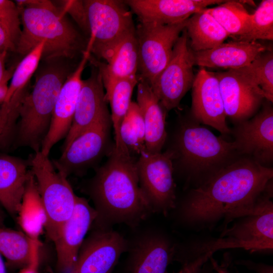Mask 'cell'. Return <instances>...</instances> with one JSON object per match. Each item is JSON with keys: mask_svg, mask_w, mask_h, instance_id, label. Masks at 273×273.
<instances>
[{"mask_svg": "<svg viewBox=\"0 0 273 273\" xmlns=\"http://www.w3.org/2000/svg\"><path fill=\"white\" fill-rule=\"evenodd\" d=\"M128 242L125 273H166L174 259L175 245L158 230H141Z\"/></svg>", "mask_w": 273, "mask_h": 273, "instance_id": "5bb4252c", "label": "cell"}, {"mask_svg": "<svg viewBox=\"0 0 273 273\" xmlns=\"http://www.w3.org/2000/svg\"><path fill=\"white\" fill-rule=\"evenodd\" d=\"M267 47L257 41H231L210 50L193 52L195 65L203 68L236 69L249 65Z\"/></svg>", "mask_w": 273, "mask_h": 273, "instance_id": "603a6c76", "label": "cell"}, {"mask_svg": "<svg viewBox=\"0 0 273 273\" xmlns=\"http://www.w3.org/2000/svg\"><path fill=\"white\" fill-rule=\"evenodd\" d=\"M272 168L249 157L236 159L193 190L176 210L188 224L210 225L224 217L229 222L242 216L270 188Z\"/></svg>", "mask_w": 273, "mask_h": 273, "instance_id": "6da1fadb", "label": "cell"}, {"mask_svg": "<svg viewBox=\"0 0 273 273\" xmlns=\"http://www.w3.org/2000/svg\"><path fill=\"white\" fill-rule=\"evenodd\" d=\"M249 33L239 41L273 40V1L263 0L253 14Z\"/></svg>", "mask_w": 273, "mask_h": 273, "instance_id": "836d02e7", "label": "cell"}, {"mask_svg": "<svg viewBox=\"0 0 273 273\" xmlns=\"http://www.w3.org/2000/svg\"><path fill=\"white\" fill-rule=\"evenodd\" d=\"M29 164L47 213V235L54 242L74 211L76 195L67 177L56 169L49 156L34 153Z\"/></svg>", "mask_w": 273, "mask_h": 273, "instance_id": "8992f818", "label": "cell"}, {"mask_svg": "<svg viewBox=\"0 0 273 273\" xmlns=\"http://www.w3.org/2000/svg\"><path fill=\"white\" fill-rule=\"evenodd\" d=\"M14 2L22 26L16 49L19 54L25 56L44 41L42 59L46 62L83 54L87 43L58 5L48 0Z\"/></svg>", "mask_w": 273, "mask_h": 273, "instance_id": "3957f363", "label": "cell"}, {"mask_svg": "<svg viewBox=\"0 0 273 273\" xmlns=\"http://www.w3.org/2000/svg\"><path fill=\"white\" fill-rule=\"evenodd\" d=\"M244 2L225 1L216 7L205 9L234 41H240L251 29V14L243 5Z\"/></svg>", "mask_w": 273, "mask_h": 273, "instance_id": "f1b7e54d", "label": "cell"}, {"mask_svg": "<svg viewBox=\"0 0 273 273\" xmlns=\"http://www.w3.org/2000/svg\"><path fill=\"white\" fill-rule=\"evenodd\" d=\"M186 20L174 25L140 23L135 28L138 76L149 85L169 62L173 47L185 28Z\"/></svg>", "mask_w": 273, "mask_h": 273, "instance_id": "30bf717a", "label": "cell"}, {"mask_svg": "<svg viewBox=\"0 0 273 273\" xmlns=\"http://www.w3.org/2000/svg\"><path fill=\"white\" fill-rule=\"evenodd\" d=\"M58 5L66 14H69L78 26L89 35V28L83 1H61Z\"/></svg>", "mask_w": 273, "mask_h": 273, "instance_id": "d590c367", "label": "cell"}, {"mask_svg": "<svg viewBox=\"0 0 273 273\" xmlns=\"http://www.w3.org/2000/svg\"><path fill=\"white\" fill-rule=\"evenodd\" d=\"M103 61L91 54L88 59L98 70L104 88L118 79L136 76L139 57L135 28L123 35Z\"/></svg>", "mask_w": 273, "mask_h": 273, "instance_id": "7402d4cb", "label": "cell"}, {"mask_svg": "<svg viewBox=\"0 0 273 273\" xmlns=\"http://www.w3.org/2000/svg\"><path fill=\"white\" fill-rule=\"evenodd\" d=\"M89 28L87 46L91 55L104 60L120 39L135 29L132 13L124 1H83Z\"/></svg>", "mask_w": 273, "mask_h": 273, "instance_id": "52a82bcc", "label": "cell"}, {"mask_svg": "<svg viewBox=\"0 0 273 273\" xmlns=\"http://www.w3.org/2000/svg\"><path fill=\"white\" fill-rule=\"evenodd\" d=\"M7 51L0 53V83L9 81L12 78L16 67H12L8 70L5 68V62L7 56Z\"/></svg>", "mask_w": 273, "mask_h": 273, "instance_id": "74e56055", "label": "cell"}, {"mask_svg": "<svg viewBox=\"0 0 273 273\" xmlns=\"http://www.w3.org/2000/svg\"><path fill=\"white\" fill-rule=\"evenodd\" d=\"M97 216L87 200L76 196L74 211L62 225L53 242L57 254V269L68 273L74 264L79 250Z\"/></svg>", "mask_w": 273, "mask_h": 273, "instance_id": "2e32d148", "label": "cell"}, {"mask_svg": "<svg viewBox=\"0 0 273 273\" xmlns=\"http://www.w3.org/2000/svg\"><path fill=\"white\" fill-rule=\"evenodd\" d=\"M239 155L266 166L273 159V110L266 105L251 119L237 123L232 130Z\"/></svg>", "mask_w": 273, "mask_h": 273, "instance_id": "e0dca14e", "label": "cell"}, {"mask_svg": "<svg viewBox=\"0 0 273 273\" xmlns=\"http://www.w3.org/2000/svg\"><path fill=\"white\" fill-rule=\"evenodd\" d=\"M138 83L136 76L118 79L104 88L105 99L111 108V119L114 131V150L119 154L131 157L123 144L120 127L131 104L133 90Z\"/></svg>", "mask_w": 273, "mask_h": 273, "instance_id": "484cf974", "label": "cell"}, {"mask_svg": "<svg viewBox=\"0 0 273 273\" xmlns=\"http://www.w3.org/2000/svg\"><path fill=\"white\" fill-rule=\"evenodd\" d=\"M271 192L263 195L251 209L231 228L225 229L221 238L212 243L214 251L226 248H243L251 252L272 250L273 204Z\"/></svg>", "mask_w": 273, "mask_h": 273, "instance_id": "ba28073f", "label": "cell"}, {"mask_svg": "<svg viewBox=\"0 0 273 273\" xmlns=\"http://www.w3.org/2000/svg\"><path fill=\"white\" fill-rule=\"evenodd\" d=\"M137 104L145 131L146 152H161L167 138L166 112L149 84L138 76Z\"/></svg>", "mask_w": 273, "mask_h": 273, "instance_id": "cb8c5ba5", "label": "cell"}, {"mask_svg": "<svg viewBox=\"0 0 273 273\" xmlns=\"http://www.w3.org/2000/svg\"><path fill=\"white\" fill-rule=\"evenodd\" d=\"M0 273H7L5 263L2 258V255L0 254Z\"/></svg>", "mask_w": 273, "mask_h": 273, "instance_id": "ee69618b", "label": "cell"}, {"mask_svg": "<svg viewBox=\"0 0 273 273\" xmlns=\"http://www.w3.org/2000/svg\"><path fill=\"white\" fill-rule=\"evenodd\" d=\"M8 82L5 81L0 83V103H3L6 98L8 89Z\"/></svg>", "mask_w": 273, "mask_h": 273, "instance_id": "7bdbcfd3", "label": "cell"}, {"mask_svg": "<svg viewBox=\"0 0 273 273\" xmlns=\"http://www.w3.org/2000/svg\"><path fill=\"white\" fill-rule=\"evenodd\" d=\"M15 51V48L7 33L0 25V53L4 51Z\"/></svg>", "mask_w": 273, "mask_h": 273, "instance_id": "f35d334b", "label": "cell"}, {"mask_svg": "<svg viewBox=\"0 0 273 273\" xmlns=\"http://www.w3.org/2000/svg\"><path fill=\"white\" fill-rule=\"evenodd\" d=\"M254 84L259 87L264 99L273 102V53L266 51L249 65L236 69Z\"/></svg>", "mask_w": 273, "mask_h": 273, "instance_id": "1f68e13d", "label": "cell"}, {"mask_svg": "<svg viewBox=\"0 0 273 273\" xmlns=\"http://www.w3.org/2000/svg\"><path fill=\"white\" fill-rule=\"evenodd\" d=\"M107 104L100 74L93 66L89 77L82 80L73 121L65 138L62 151L76 137L109 112Z\"/></svg>", "mask_w": 273, "mask_h": 273, "instance_id": "44dd1931", "label": "cell"}, {"mask_svg": "<svg viewBox=\"0 0 273 273\" xmlns=\"http://www.w3.org/2000/svg\"><path fill=\"white\" fill-rule=\"evenodd\" d=\"M251 265L257 273H272V266L264 264L252 263Z\"/></svg>", "mask_w": 273, "mask_h": 273, "instance_id": "60d3db41", "label": "cell"}, {"mask_svg": "<svg viewBox=\"0 0 273 273\" xmlns=\"http://www.w3.org/2000/svg\"><path fill=\"white\" fill-rule=\"evenodd\" d=\"M213 253L211 251L204 253L182 264V267L177 273H202L204 265Z\"/></svg>", "mask_w": 273, "mask_h": 273, "instance_id": "8d00e7d4", "label": "cell"}, {"mask_svg": "<svg viewBox=\"0 0 273 273\" xmlns=\"http://www.w3.org/2000/svg\"><path fill=\"white\" fill-rule=\"evenodd\" d=\"M26 161L14 156H0V203L16 215L21 204L30 170Z\"/></svg>", "mask_w": 273, "mask_h": 273, "instance_id": "d4e9b609", "label": "cell"}, {"mask_svg": "<svg viewBox=\"0 0 273 273\" xmlns=\"http://www.w3.org/2000/svg\"><path fill=\"white\" fill-rule=\"evenodd\" d=\"M108 156L84 189L97 214L92 228L124 224L135 229L153 213L139 185L136 161L118 153L114 146Z\"/></svg>", "mask_w": 273, "mask_h": 273, "instance_id": "7a4b0ae2", "label": "cell"}, {"mask_svg": "<svg viewBox=\"0 0 273 273\" xmlns=\"http://www.w3.org/2000/svg\"><path fill=\"white\" fill-rule=\"evenodd\" d=\"M44 42L42 41L26 54L16 66L4 102L15 94L26 90L31 77L42 59Z\"/></svg>", "mask_w": 273, "mask_h": 273, "instance_id": "d6a6232c", "label": "cell"}, {"mask_svg": "<svg viewBox=\"0 0 273 273\" xmlns=\"http://www.w3.org/2000/svg\"><path fill=\"white\" fill-rule=\"evenodd\" d=\"M213 74L218 80L226 117L237 123L250 119L264 99L261 89L236 69Z\"/></svg>", "mask_w": 273, "mask_h": 273, "instance_id": "ac0fdd59", "label": "cell"}, {"mask_svg": "<svg viewBox=\"0 0 273 273\" xmlns=\"http://www.w3.org/2000/svg\"><path fill=\"white\" fill-rule=\"evenodd\" d=\"M188 42L184 29L173 47L169 62L150 85L166 111L179 105L194 80L193 52Z\"/></svg>", "mask_w": 273, "mask_h": 273, "instance_id": "8fae6325", "label": "cell"}, {"mask_svg": "<svg viewBox=\"0 0 273 273\" xmlns=\"http://www.w3.org/2000/svg\"><path fill=\"white\" fill-rule=\"evenodd\" d=\"M39 241L31 239L23 231L0 226V254L14 267L27 266L31 262Z\"/></svg>", "mask_w": 273, "mask_h": 273, "instance_id": "f546056e", "label": "cell"}, {"mask_svg": "<svg viewBox=\"0 0 273 273\" xmlns=\"http://www.w3.org/2000/svg\"><path fill=\"white\" fill-rule=\"evenodd\" d=\"M185 30L194 52L212 49L229 37L224 29L205 9L193 14L186 22Z\"/></svg>", "mask_w": 273, "mask_h": 273, "instance_id": "83f0119b", "label": "cell"}, {"mask_svg": "<svg viewBox=\"0 0 273 273\" xmlns=\"http://www.w3.org/2000/svg\"><path fill=\"white\" fill-rule=\"evenodd\" d=\"M128 246V240L113 228H93L68 273H111Z\"/></svg>", "mask_w": 273, "mask_h": 273, "instance_id": "4fadbf2b", "label": "cell"}, {"mask_svg": "<svg viewBox=\"0 0 273 273\" xmlns=\"http://www.w3.org/2000/svg\"><path fill=\"white\" fill-rule=\"evenodd\" d=\"M192 88V113L194 119L222 134L231 133L226 122L218 80L213 72L202 67L195 76Z\"/></svg>", "mask_w": 273, "mask_h": 273, "instance_id": "d6986e66", "label": "cell"}, {"mask_svg": "<svg viewBox=\"0 0 273 273\" xmlns=\"http://www.w3.org/2000/svg\"><path fill=\"white\" fill-rule=\"evenodd\" d=\"M222 0H126L124 2L140 23L174 25L181 23L208 6Z\"/></svg>", "mask_w": 273, "mask_h": 273, "instance_id": "ffe728a7", "label": "cell"}, {"mask_svg": "<svg viewBox=\"0 0 273 273\" xmlns=\"http://www.w3.org/2000/svg\"><path fill=\"white\" fill-rule=\"evenodd\" d=\"M17 215L18 222L23 232L32 240L39 241L48 218L31 170Z\"/></svg>", "mask_w": 273, "mask_h": 273, "instance_id": "4316f807", "label": "cell"}, {"mask_svg": "<svg viewBox=\"0 0 273 273\" xmlns=\"http://www.w3.org/2000/svg\"><path fill=\"white\" fill-rule=\"evenodd\" d=\"M209 259L213 268L217 273H230L228 268L222 265H219L217 262L211 256Z\"/></svg>", "mask_w": 273, "mask_h": 273, "instance_id": "b9f144b4", "label": "cell"}, {"mask_svg": "<svg viewBox=\"0 0 273 273\" xmlns=\"http://www.w3.org/2000/svg\"><path fill=\"white\" fill-rule=\"evenodd\" d=\"M90 54V49L86 47L79 64L69 75L60 90L49 128L40 150L46 156H49L55 145L66 138L70 130L81 88L82 74Z\"/></svg>", "mask_w": 273, "mask_h": 273, "instance_id": "9a60e30c", "label": "cell"}, {"mask_svg": "<svg viewBox=\"0 0 273 273\" xmlns=\"http://www.w3.org/2000/svg\"><path fill=\"white\" fill-rule=\"evenodd\" d=\"M39 250H36L33 255L31 262L27 266L22 268L19 273H38Z\"/></svg>", "mask_w": 273, "mask_h": 273, "instance_id": "ab89813d", "label": "cell"}, {"mask_svg": "<svg viewBox=\"0 0 273 273\" xmlns=\"http://www.w3.org/2000/svg\"><path fill=\"white\" fill-rule=\"evenodd\" d=\"M72 72L57 60L47 62L37 73L31 92L24 96L18 109V146L40 151L60 90Z\"/></svg>", "mask_w": 273, "mask_h": 273, "instance_id": "277c9868", "label": "cell"}, {"mask_svg": "<svg viewBox=\"0 0 273 273\" xmlns=\"http://www.w3.org/2000/svg\"><path fill=\"white\" fill-rule=\"evenodd\" d=\"M111 126L108 112L62 151L60 158L53 162L56 169L67 177L79 174L104 155H108L114 146L111 144Z\"/></svg>", "mask_w": 273, "mask_h": 273, "instance_id": "7c38bea8", "label": "cell"}, {"mask_svg": "<svg viewBox=\"0 0 273 273\" xmlns=\"http://www.w3.org/2000/svg\"><path fill=\"white\" fill-rule=\"evenodd\" d=\"M173 160V153L169 149L163 153L144 152L136 160L139 185L153 213L166 216L175 207Z\"/></svg>", "mask_w": 273, "mask_h": 273, "instance_id": "9c48e42d", "label": "cell"}, {"mask_svg": "<svg viewBox=\"0 0 273 273\" xmlns=\"http://www.w3.org/2000/svg\"><path fill=\"white\" fill-rule=\"evenodd\" d=\"M121 141L130 155L146 152L143 119L136 103L131 102L120 127Z\"/></svg>", "mask_w": 273, "mask_h": 273, "instance_id": "4dcf8cb0", "label": "cell"}, {"mask_svg": "<svg viewBox=\"0 0 273 273\" xmlns=\"http://www.w3.org/2000/svg\"><path fill=\"white\" fill-rule=\"evenodd\" d=\"M0 25L7 33L16 51L22 29L19 10L15 2L0 0Z\"/></svg>", "mask_w": 273, "mask_h": 273, "instance_id": "e575fe53", "label": "cell"}, {"mask_svg": "<svg viewBox=\"0 0 273 273\" xmlns=\"http://www.w3.org/2000/svg\"><path fill=\"white\" fill-rule=\"evenodd\" d=\"M169 150L173 162L176 160L181 169L191 175H206V178L239 155L234 141L216 136L193 119L181 121L174 146Z\"/></svg>", "mask_w": 273, "mask_h": 273, "instance_id": "5b68a950", "label": "cell"}]
</instances>
